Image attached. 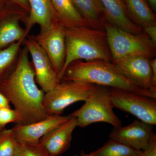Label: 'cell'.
Here are the masks:
<instances>
[{"label": "cell", "instance_id": "1", "mask_svg": "<svg viewBox=\"0 0 156 156\" xmlns=\"http://www.w3.org/2000/svg\"><path fill=\"white\" fill-rule=\"evenodd\" d=\"M25 47L20 51L12 72L0 83V92L7 97L17 112L18 122L26 125L47 119L43 102L45 92L36 83L34 67Z\"/></svg>", "mask_w": 156, "mask_h": 156}, {"label": "cell", "instance_id": "2", "mask_svg": "<svg viewBox=\"0 0 156 156\" xmlns=\"http://www.w3.org/2000/svg\"><path fill=\"white\" fill-rule=\"evenodd\" d=\"M61 81L83 82L156 98V93L138 87L123 76L112 62L105 60L74 62L66 70Z\"/></svg>", "mask_w": 156, "mask_h": 156}, {"label": "cell", "instance_id": "3", "mask_svg": "<svg viewBox=\"0 0 156 156\" xmlns=\"http://www.w3.org/2000/svg\"><path fill=\"white\" fill-rule=\"evenodd\" d=\"M65 60L58 77L60 82L66 70L74 62L100 59L112 62L105 31L85 26L65 28Z\"/></svg>", "mask_w": 156, "mask_h": 156}, {"label": "cell", "instance_id": "4", "mask_svg": "<svg viewBox=\"0 0 156 156\" xmlns=\"http://www.w3.org/2000/svg\"><path fill=\"white\" fill-rule=\"evenodd\" d=\"M103 27L113 62L130 56H144L152 58L156 55V44L147 35L133 34L122 30L105 20Z\"/></svg>", "mask_w": 156, "mask_h": 156}, {"label": "cell", "instance_id": "5", "mask_svg": "<svg viewBox=\"0 0 156 156\" xmlns=\"http://www.w3.org/2000/svg\"><path fill=\"white\" fill-rule=\"evenodd\" d=\"M108 87L98 86L80 108L70 114L77 121L78 127L85 128L93 123H108L114 128L122 126L115 113Z\"/></svg>", "mask_w": 156, "mask_h": 156}, {"label": "cell", "instance_id": "6", "mask_svg": "<svg viewBox=\"0 0 156 156\" xmlns=\"http://www.w3.org/2000/svg\"><path fill=\"white\" fill-rule=\"evenodd\" d=\"M97 86L83 82L61 81L52 90L45 93L43 106L49 115H61L69 105L85 101Z\"/></svg>", "mask_w": 156, "mask_h": 156}, {"label": "cell", "instance_id": "7", "mask_svg": "<svg viewBox=\"0 0 156 156\" xmlns=\"http://www.w3.org/2000/svg\"><path fill=\"white\" fill-rule=\"evenodd\" d=\"M109 91L114 108L156 125V98L115 88H109Z\"/></svg>", "mask_w": 156, "mask_h": 156}, {"label": "cell", "instance_id": "8", "mask_svg": "<svg viewBox=\"0 0 156 156\" xmlns=\"http://www.w3.org/2000/svg\"><path fill=\"white\" fill-rule=\"evenodd\" d=\"M35 38L48 55L58 77L65 60V27L57 18L48 30L40 31Z\"/></svg>", "mask_w": 156, "mask_h": 156}, {"label": "cell", "instance_id": "9", "mask_svg": "<svg viewBox=\"0 0 156 156\" xmlns=\"http://www.w3.org/2000/svg\"><path fill=\"white\" fill-rule=\"evenodd\" d=\"M25 44L31 56L35 80L45 93L49 92L60 83L58 75L44 50L37 42L35 36L27 37Z\"/></svg>", "mask_w": 156, "mask_h": 156}, {"label": "cell", "instance_id": "10", "mask_svg": "<svg viewBox=\"0 0 156 156\" xmlns=\"http://www.w3.org/2000/svg\"><path fill=\"white\" fill-rule=\"evenodd\" d=\"M123 76L142 89L156 93L149 58L144 56H130L112 62Z\"/></svg>", "mask_w": 156, "mask_h": 156}, {"label": "cell", "instance_id": "11", "mask_svg": "<svg viewBox=\"0 0 156 156\" xmlns=\"http://www.w3.org/2000/svg\"><path fill=\"white\" fill-rule=\"evenodd\" d=\"M154 127L153 125L135 120L128 126L114 128L109 136L134 149L142 151L149 145L155 134Z\"/></svg>", "mask_w": 156, "mask_h": 156}, {"label": "cell", "instance_id": "12", "mask_svg": "<svg viewBox=\"0 0 156 156\" xmlns=\"http://www.w3.org/2000/svg\"><path fill=\"white\" fill-rule=\"evenodd\" d=\"M77 127L76 119L72 117L44 135L39 144L49 156L60 155L70 147L73 133Z\"/></svg>", "mask_w": 156, "mask_h": 156}, {"label": "cell", "instance_id": "13", "mask_svg": "<svg viewBox=\"0 0 156 156\" xmlns=\"http://www.w3.org/2000/svg\"><path fill=\"white\" fill-rule=\"evenodd\" d=\"M72 117L70 115H51L45 119L29 125H15L11 129L17 140L39 144V140L44 135Z\"/></svg>", "mask_w": 156, "mask_h": 156}, {"label": "cell", "instance_id": "14", "mask_svg": "<svg viewBox=\"0 0 156 156\" xmlns=\"http://www.w3.org/2000/svg\"><path fill=\"white\" fill-rule=\"evenodd\" d=\"M27 1L30 6L29 13L23 20L25 23L26 34L28 35L31 29L35 24L40 26L41 31L47 30L57 18L51 0Z\"/></svg>", "mask_w": 156, "mask_h": 156}, {"label": "cell", "instance_id": "15", "mask_svg": "<svg viewBox=\"0 0 156 156\" xmlns=\"http://www.w3.org/2000/svg\"><path fill=\"white\" fill-rule=\"evenodd\" d=\"M105 11L108 22L127 32L141 33L142 28L131 20L123 0H99Z\"/></svg>", "mask_w": 156, "mask_h": 156}, {"label": "cell", "instance_id": "16", "mask_svg": "<svg viewBox=\"0 0 156 156\" xmlns=\"http://www.w3.org/2000/svg\"><path fill=\"white\" fill-rule=\"evenodd\" d=\"M27 14L24 10L20 9L11 14L0 25V48L25 40L28 35L25 29L20 26V22L24 20Z\"/></svg>", "mask_w": 156, "mask_h": 156}, {"label": "cell", "instance_id": "17", "mask_svg": "<svg viewBox=\"0 0 156 156\" xmlns=\"http://www.w3.org/2000/svg\"><path fill=\"white\" fill-rule=\"evenodd\" d=\"M89 27L102 30L106 20L105 11L99 0H71Z\"/></svg>", "mask_w": 156, "mask_h": 156}, {"label": "cell", "instance_id": "18", "mask_svg": "<svg viewBox=\"0 0 156 156\" xmlns=\"http://www.w3.org/2000/svg\"><path fill=\"white\" fill-rule=\"evenodd\" d=\"M56 16L65 28L73 27L88 26L71 0H51Z\"/></svg>", "mask_w": 156, "mask_h": 156}, {"label": "cell", "instance_id": "19", "mask_svg": "<svg viewBox=\"0 0 156 156\" xmlns=\"http://www.w3.org/2000/svg\"><path fill=\"white\" fill-rule=\"evenodd\" d=\"M130 19L141 28L156 24V15L146 0H123Z\"/></svg>", "mask_w": 156, "mask_h": 156}, {"label": "cell", "instance_id": "20", "mask_svg": "<svg viewBox=\"0 0 156 156\" xmlns=\"http://www.w3.org/2000/svg\"><path fill=\"white\" fill-rule=\"evenodd\" d=\"M141 151L109 139L102 147L89 154L91 156H137Z\"/></svg>", "mask_w": 156, "mask_h": 156}, {"label": "cell", "instance_id": "21", "mask_svg": "<svg viewBox=\"0 0 156 156\" xmlns=\"http://www.w3.org/2000/svg\"><path fill=\"white\" fill-rule=\"evenodd\" d=\"M24 40L15 42L4 50H0V80L14 62Z\"/></svg>", "mask_w": 156, "mask_h": 156}, {"label": "cell", "instance_id": "22", "mask_svg": "<svg viewBox=\"0 0 156 156\" xmlns=\"http://www.w3.org/2000/svg\"><path fill=\"white\" fill-rule=\"evenodd\" d=\"M17 140L12 129H4L0 134V156H15Z\"/></svg>", "mask_w": 156, "mask_h": 156}, {"label": "cell", "instance_id": "23", "mask_svg": "<svg viewBox=\"0 0 156 156\" xmlns=\"http://www.w3.org/2000/svg\"><path fill=\"white\" fill-rule=\"evenodd\" d=\"M15 156H49L39 144H33L17 140Z\"/></svg>", "mask_w": 156, "mask_h": 156}, {"label": "cell", "instance_id": "24", "mask_svg": "<svg viewBox=\"0 0 156 156\" xmlns=\"http://www.w3.org/2000/svg\"><path fill=\"white\" fill-rule=\"evenodd\" d=\"M18 117L15 110L11 108H0V127L5 128L6 125L11 123L17 124Z\"/></svg>", "mask_w": 156, "mask_h": 156}, {"label": "cell", "instance_id": "25", "mask_svg": "<svg viewBox=\"0 0 156 156\" xmlns=\"http://www.w3.org/2000/svg\"><path fill=\"white\" fill-rule=\"evenodd\" d=\"M137 156H156V134L155 133L149 145L145 149L141 151Z\"/></svg>", "mask_w": 156, "mask_h": 156}, {"label": "cell", "instance_id": "26", "mask_svg": "<svg viewBox=\"0 0 156 156\" xmlns=\"http://www.w3.org/2000/svg\"><path fill=\"white\" fill-rule=\"evenodd\" d=\"M146 34L151 40L152 41L156 44V24L147 26L144 28Z\"/></svg>", "mask_w": 156, "mask_h": 156}, {"label": "cell", "instance_id": "27", "mask_svg": "<svg viewBox=\"0 0 156 156\" xmlns=\"http://www.w3.org/2000/svg\"><path fill=\"white\" fill-rule=\"evenodd\" d=\"M14 5L24 10L28 14L30 11V6L27 0H10Z\"/></svg>", "mask_w": 156, "mask_h": 156}, {"label": "cell", "instance_id": "28", "mask_svg": "<svg viewBox=\"0 0 156 156\" xmlns=\"http://www.w3.org/2000/svg\"><path fill=\"white\" fill-rule=\"evenodd\" d=\"M10 102L7 97L0 92V108H11Z\"/></svg>", "mask_w": 156, "mask_h": 156}, {"label": "cell", "instance_id": "29", "mask_svg": "<svg viewBox=\"0 0 156 156\" xmlns=\"http://www.w3.org/2000/svg\"><path fill=\"white\" fill-rule=\"evenodd\" d=\"M151 68L153 75V83L154 86L156 87V59L153 58L150 61Z\"/></svg>", "mask_w": 156, "mask_h": 156}, {"label": "cell", "instance_id": "30", "mask_svg": "<svg viewBox=\"0 0 156 156\" xmlns=\"http://www.w3.org/2000/svg\"><path fill=\"white\" fill-rule=\"evenodd\" d=\"M150 6L151 9L153 11L156 10V0H147Z\"/></svg>", "mask_w": 156, "mask_h": 156}, {"label": "cell", "instance_id": "31", "mask_svg": "<svg viewBox=\"0 0 156 156\" xmlns=\"http://www.w3.org/2000/svg\"><path fill=\"white\" fill-rule=\"evenodd\" d=\"M80 156H90V155L89 154H85V153L84 152H82L81 153Z\"/></svg>", "mask_w": 156, "mask_h": 156}, {"label": "cell", "instance_id": "32", "mask_svg": "<svg viewBox=\"0 0 156 156\" xmlns=\"http://www.w3.org/2000/svg\"><path fill=\"white\" fill-rule=\"evenodd\" d=\"M5 129V128H1V127H0V134H1V133H2V131H3V130H4Z\"/></svg>", "mask_w": 156, "mask_h": 156}, {"label": "cell", "instance_id": "33", "mask_svg": "<svg viewBox=\"0 0 156 156\" xmlns=\"http://www.w3.org/2000/svg\"><path fill=\"white\" fill-rule=\"evenodd\" d=\"M77 156V155H76V156Z\"/></svg>", "mask_w": 156, "mask_h": 156}]
</instances>
